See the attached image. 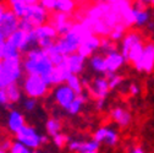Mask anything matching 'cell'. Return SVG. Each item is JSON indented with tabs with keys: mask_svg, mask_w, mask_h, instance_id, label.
I'll list each match as a JSON object with an SVG mask.
<instances>
[{
	"mask_svg": "<svg viewBox=\"0 0 154 153\" xmlns=\"http://www.w3.org/2000/svg\"><path fill=\"white\" fill-rule=\"evenodd\" d=\"M25 54L26 55L22 61V69L27 72V75L44 76L53 70L54 66L43 49L34 47L28 49Z\"/></svg>",
	"mask_w": 154,
	"mask_h": 153,
	"instance_id": "6da1fadb",
	"label": "cell"
},
{
	"mask_svg": "<svg viewBox=\"0 0 154 153\" xmlns=\"http://www.w3.org/2000/svg\"><path fill=\"white\" fill-rule=\"evenodd\" d=\"M22 59L21 56L2 61V81L4 88L10 83H17L22 76Z\"/></svg>",
	"mask_w": 154,
	"mask_h": 153,
	"instance_id": "7a4b0ae2",
	"label": "cell"
},
{
	"mask_svg": "<svg viewBox=\"0 0 154 153\" xmlns=\"http://www.w3.org/2000/svg\"><path fill=\"white\" fill-rule=\"evenodd\" d=\"M22 88L27 97L33 99H39L44 97L49 91V86L44 82L42 76L38 75H27L23 80Z\"/></svg>",
	"mask_w": 154,
	"mask_h": 153,
	"instance_id": "3957f363",
	"label": "cell"
},
{
	"mask_svg": "<svg viewBox=\"0 0 154 153\" xmlns=\"http://www.w3.org/2000/svg\"><path fill=\"white\" fill-rule=\"evenodd\" d=\"M8 41L20 53H26L28 49L34 48L37 45V42H38L37 37L34 34V31L27 33V32L21 31V30L15 31L8 38Z\"/></svg>",
	"mask_w": 154,
	"mask_h": 153,
	"instance_id": "277c9868",
	"label": "cell"
},
{
	"mask_svg": "<svg viewBox=\"0 0 154 153\" xmlns=\"http://www.w3.org/2000/svg\"><path fill=\"white\" fill-rule=\"evenodd\" d=\"M16 135V141L25 145L32 151H37L42 146L41 143V135L37 132V130L33 126L25 125L20 131L15 133Z\"/></svg>",
	"mask_w": 154,
	"mask_h": 153,
	"instance_id": "5b68a950",
	"label": "cell"
},
{
	"mask_svg": "<svg viewBox=\"0 0 154 153\" xmlns=\"http://www.w3.org/2000/svg\"><path fill=\"white\" fill-rule=\"evenodd\" d=\"M133 66L140 72H146V73L153 72L154 70V42H148L144 44L140 60Z\"/></svg>",
	"mask_w": 154,
	"mask_h": 153,
	"instance_id": "8992f818",
	"label": "cell"
},
{
	"mask_svg": "<svg viewBox=\"0 0 154 153\" xmlns=\"http://www.w3.org/2000/svg\"><path fill=\"white\" fill-rule=\"evenodd\" d=\"M92 140L98 142L99 145L104 143L109 147H115L119 143V133L116 130L110 126H102L95 130Z\"/></svg>",
	"mask_w": 154,
	"mask_h": 153,
	"instance_id": "52a82bcc",
	"label": "cell"
},
{
	"mask_svg": "<svg viewBox=\"0 0 154 153\" xmlns=\"http://www.w3.org/2000/svg\"><path fill=\"white\" fill-rule=\"evenodd\" d=\"M70 75L71 73L69 72V70L66 69V66L63 61V64L54 66L49 73L42 76V79L44 80V82L48 86H59V85H63L66 82V80Z\"/></svg>",
	"mask_w": 154,
	"mask_h": 153,
	"instance_id": "ba28073f",
	"label": "cell"
},
{
	"mask_svg": "<svg viewBox=\"0 0 154 153\" xmlns=\"http://www.w3.org/2000/svg\"><path fill=\"white\" fill-rule=\"evenodd\" d=\"M133 17H134V26L146 27V25L150 21V12L148 10V4L144 0H134L132 4Z\"/></svg>",
	"mask_w": 154,
	"mask_h": 153,
	"instance_id": "9c48e42d",
	"label": "cell"
},
{
	"mask_svg": "<svg viewBox=\"0 0 154 153\" xmlns=\"http://www.w3.org/2000/svg\"><path fill=\"white\" fill-rule=\"evenodd\" d=\"M25 20H27L34 28L38 27V26H42L44 25L47 21H48V18H49V14L48 11L42 8L39 4H35V5H31L29 9H28V12L25 17Z\"/></svg>",
	"mask_w": 154,
	"mask_h": 153,
	"instance_id": "30bf717a",
	"label": "cell"
},
{
	"mask_svg": "<svg viewBox=\"0 0 154 153\" xmlns=\"http://www.w3.org/2000/svg\"><path fill=\"white\" fill-rule=\"evenodd\" d=\"M75 97H76V94L65 83L55 86V88H54V99H55L56 104L60 108H63L64 110H66L70 107V104L75 99Z\"/></svg>",
	"mask_w": 154,
	"mask_h": 153,
	"instance_id": "8fae6325",
	"label": "cell"
},
{
	"mask_svg": "<svg viewBox=\"0 0 154 153\" xmlns=\"http://www.w3.org/2000/svg\"><path fill=\"white\" fill-rule=\"evenodd\" d=\"M18 23H20V18L16 17V15L9 9L5 12L3 20L0 21V33L5 39H8L15 31L18 30Z\"/></svg>",
	"mask_w": 154,
	"mask_h": 153,
	"instance_id": "7c38bea8",
	"label": "cell"
},
{
	"mask_svg": "<svg viewBox=\"0 0 154 153\" xmlns=\"http://www.w3.org/2000/svg\"><path fill=\"white\" fill-rule=\"evenodd\" d=\"M88 91L94 98L106 99L108 94L110 92V88H109V83L105 79V76H98V77H95L92 81L91 86H88Z\"/></svg>",
	"mask_w": 154,
	"mask_h": 153,
	"instance_id": "4fadbf2b",
	"label": "cell"
},
{
	"mask_svg": "<svg viewBox=\"0 0 154 153\" xmlns=\"http://www.w3.org/2000/svg\"><path fill=\"white\" fill-rule=\"evenodd\" d=\"M99 47H100V38L98 36H91L88 37L87 39H85L80 45L77 48V54L81 55L82 58L87 59V58H91V56L99 50Z\"/></svg>",
	"mask_w": 154,
	"mask_h": 153,
	"instance_id": "5bb4252c",
	"label": "cell"
},
{
	"mask_svg": "<svg viewBox=\"0 0 154 153\" xmlns=\"http://www.w3.org/2000/svg\"><path fill=\"white\" fill-rule=\"evenodd\" d=\"M50 25L55 28L57 36L63 37V36H65L70 31V28L72 26V22L70 20V16L69 15L56 11L51 16V23Z\"/></svg>",
	"mask_w": 154,
	"mask_h": 153,
	"instance_id": "9a60e30c",
	"label": "cell"
},
{
	"mask_svg": "<svg viewBox=\"0 0 154 153\" xmlns=\"http://www.w3.org/2000/svg\"><path fill=\"white\" fill-rule=\"evenodd\" d=\"M110 118L111 120L121 129H126L132 123V114L128 109L124 107H115L110 110Z\"/></svg>",
	"mask_w": 154,
	"mask_h": 153,
	"instance_id": "2e32d148",
	"label": "cell"
},
{
	"mask_svg": "<svg viewBox=\"0 0 154 153\" xmlns=\"http://www.w3.org/2000/svg\"><path fill=\"white\" fill-rule=\"evenodd\" d=\"M119 14L121 16L122 23L128 28L134 26V17H133V9H132V3L131 0H119L115 3Z\"/></svg>",
	"mask_w": 154,
	"mask_h": 153,
	"instance_id": "e0dca14e",
	"label": "cell"
},
{
	"mask_svg": "<svg viewBox=\"0 0 154 153\" xmlns=\"http://www.w3.org/2000/svg\"><path fill=\"white\" fill-rule=\"evenodd\" d=\"M64 64H65V66H66V69L69 70L70 73H72V75H80L85 70L86 59L82 58V56L79 55L77 53H75V54L65 56Z\"/></svg>",
	"mask_w": 154,
	"mask_h": 153,
	"instance_id": "ac0fdd59",
	"label": "cell"
},
{
	"mask_svg": "<svg viewBox=\"0 0 154 153\" xmlns=\"http://www.w3.org/2000/svg\"><path fill=\"white\" fill-rule=\"evenodd\" d=\"M142 41H143V36H142L141 32H137V31L126 32V34L124 36V38L121 39V47H120V54L124 56L125 60L127 58V53H128L130 48L133 44H136L138 42H142Z\"/></svg>",
	"mask_w": 154,
	"mask_h": 153,
	"instance_id": "d6986e66",
	"label": "cell"
},
{
	"mask_svg": "<svg viewBox=\"0 0 154 153\" xmlns=\"http://www.w3.org/2000/svg\"><path fill=\"white\" fill-rule=\"evenodd\" d=\"M125 64H126V60L120 54V52H114L105 55L106 72H118Z\"/></svg>",
	"mask_w": 154,
	"mask_h": 153,
	"instance_id": "ffe728a7",
	"label": "cell"
},
{
	"mask_svg": "<svg viewBox=\"0 0 154 153\" xmlns=\"http://www.w3.org/2000/svg\"><path fill=\"white\" fill-rule=\"evenodd\" d=\"M26 125L25 117L18 110H11L8 118V127L11 132L16 133Z\"/></svg>",
	"mask_w": 154,
	"mask_h": 153,
	"instance_id": "44dd1931",
	"label": "cell"
},
{
	"mask_svg": "<svg viewBox=\"0 0 154 153\" xmlns=\"http://www.w3.org/2000/svg\"><path fill=\"white\" fill-rule=\"evenodd\" d=\"M89 66L91 69L100 75L106 73V65H105V56L103 54H93L89 58Z\"/></svg>",
	"mask_w": 154,
	"mask_h": 153,
	"instance_id": "7402d4cb",
	"label": "cell"
},
{
	"mask_svg": "<svg viewBox=\"0 0 154 153\" xmlns=\"http://www.w3.org/2000/svg\"><path fill=\"white\" fill-rule=\"evenodd\" d=\"M33 31H34V34L37 37V39H42V38H49V39H54L55 41L56 37H57V33H56L55 28L51 25H48V23H44L42 26H38Z\"/></svg>",
	"mask_w": 154,
	"mask_h": 153,
	"instance_id": "603a6c76",
	"label": "cell"
},
{
	"mask_svg": "<svg viewBox=\"0 0 154 153\" xmlns=\"http://www.w3.org/2000/svg\"><path fill=\"white\" fill-rule=\"evenodd\" d=\"M86 101H87V95L86 94H77L75 99L71 102L70 107L66 109L67 114H70V115H77L83 108V105L86 104Z\"/></svg>",
	"mask_w": 154,
	"mask_h": 153,
	"instance_id": "cb8c5ba5",
	"label": "cell"
},
{
	"mask_svg": "<svg viewBox=\"0 0 154 153\" xmlns=\"http://www.w3.org/2000/svg\"><path fill=\"white\" fill-rule=\"evenodd\" d=\"M143 48H144V43L143 41L142 42H138L136 44H133L128 53H127V58H126V61L127 63H131L132 65H134L141 58V55H142V52H143Z\"/></svg>",
	"mask_w": 154,
	"mask_h": 153,
	"instance_id": "d4e9b609",
	"label": "cell"
},
{
	"mask_svg": "<svg viewBox=\"0 0 154 153\" xmlns=\"http://www.w3.org/2000/svg\"><path fill=\"white\" fill-rule=\"evenodd\" d=\"M65 85L77 95V94H82L83 93V83H82V80L80 79V76L79 75H70L69 77H67V80H66V82H65Z\"/></svg>",
	"mask_w": 154,
	"mask_h": 153,
	"instance_id": "484cf974",
	"label": "cell"
},
{
	"mask_svg": "<svg viewBox=\"0 0 154 153\" xmlns=\"http://www.w3.org/2000/svg\"><path fill=\"white\" fill-rule=\"evenodd\" d=\"M5 92H6V95H8V99H9V103L14 104V103H17L18 101L21 99V88L17 83H10L9 86L5 87Z\"/></svg>",
	"mask_w": 154,
	"mask_h": 153,
	"instance_id": "4316f807",
	"label": "cell"
},
{
	"mask_svg": "<svg viewBox=\"0 0 154 153\" xmlns=\"http://www.w3.org/2000/svg\"><path fill=\"white\" fill-rule=\"evenodd\" d=\"M61 121L57 119V118H49L45 123V130H47V133L49 136H55L57 135L60 131H61Z\"/></svg>",
	"mask_w": 154,
	"mask_h": 153,
	"instance_id": "83f0119b",
	"label": "cell"
},
{
	"mask_svg": "<svg viewBox=\"0 0 154 153\" xmlns=\"http://www.w3.org/2000/svg\"><path fill=\"white\" fill-rule=\"evenodd\" d=\"M126 31H127V27L121 22V23H118L116 26H114L112 28H111V31H110V33H109V39H111L112 42H119V41H121L122 38H124V36L126 34Z\"/></svg>",
	"mask_w": 154,
	"mask_h": 153,
	"instance_id": "f1b7e54d",
	"label": "cell"
},
{
	"mask_svg": "<svg viewBox=\"0 0 154 153\" xmlns=\"http://www.w3.org/2000/svg\"><path fill=\"white\" fill-rule=\"evenodd\" d=\"M99 49L102 50L103 55H108L110 53H114V52H118V45L115 42H112L111 39H109L108 37L105 38H100V47Z\"/></svg>",
	"mask_w": 154,
	"mask_h": 153,
	"instance_id": "f546056e",
	"label": "cell"
},
{
	"mask_svg": "<svg viewBox=\"0 0 154 153\" xmlns=\"http://www.w3.org/2000/svg\"><path fill=\"white\" fill-rule=\"evenodd\" d=\"M105 79H106V81L109 83L110 91L118 88L124 82V77H122L121 75H119L118 72H106L105 73Z\"/></svg>",
	"mask_w": 154,
	"mask_h": 153,
	"instance_id": "4dcf8cb0",
	"label": "cell"
},
{
	"mask_svg": "<svg viewBox=\"0 0 154 153\" xmlns=\"http://www.w3.org/2000/svg\"><path fill=\"white\" fill-rule=\"evenodd\" d=\"M55 10L57 12H63L70 15L75 10V2L73 0H57Z\"/></svg>",
	"mask_w": 154,
	"mask_h": 153,
	"instance_id": "1f68e13d",
	"label": "cell"
},
{
	"mask_svg": "<svg viewBox=\"0 0 154 153\" xmlns=\"http://www.w3.org/2000/svg\"><path fill=\"white\" fill-rule=\"evenodd\" d=\"M92 31H93V34L94 36H98L99 38H102V37L105 38V37L109 36V33H110L111 30L105 25V22L103 20H99V21H97V22L94 23Z\"/></svg>",
	"mask_w": 154,
	"mask_h": 153,
	"instance_id": "d6a6232c",
	"label": "cell"
},
{
	"mask_svg": "<svg viewBox=\"0 0 154 153\" xmlns=\"http://www.w3.org/2000/svg\"><path fill=\"white\" fill-rule=\"evenodd\" d=\"M99 147H100V145L98 142H95L94 140L81 141L79 153H81V152H98Z\"/></svg>",
	"mask_w": 154,
	"mask_h": 153,
	"instance_id": "836d02e7",
	"label": "cell"
},
{
	"mask_svg": "<svg viewBox=\"0 0 154 153\" xmlns=\"http://www.w3.org/2000/svg\"><path fill=\"white\" fill-rule=\"evenodd\" d=\"M9 153H33V151L26 147L25 145L20 143L18 141H14L9 149Z\"/></svg>",
	"mask_w": 154,
	"mask_h": 153,
	"instance_id": "e575fe53",
	"label": "cell"
},
{
	"mask_svg": "<svg viewBox=\"0 0 154 153\" xmlns=\"http://www.w3.org/2000/svg\"><path fill=\"white\" fill-rule=\"evenodd\" d=\"M69 140H70L69 136L65 135V133H63V132H59L57 135L53 136V142H54V145H55L56 147H59V148L65 147V146L67 145Z\"/></svg>",
	"mask_w": 154,
	"mask_h": 153,
	"instance_id": "d590c367",
	"label": "cell"
},
{
	"mask_svg": "<svg viewBox=\"0 0 154 153\" xmlns=\"http://www.w3.org/2000/svg\"><path fill=\"white\" fill-rule=\"evenodd\" d=\"M57 0H39V4L42 8H44L47 11H54L56 8Z\"/></svg>",
	"mask_w": 154,
	"mask_h": 153,
	"instance_id": "8d00e7d4",
	"label": "cell"
},
{
	"mask_svg": "<svg viewBox=\"0 0 154 153\" xmlns=\"http://www.w3.org/2000/svg\"><path fill=\"white\" fill-rule=\"evenodd\" d=\"M54 39H49V38H42V39H38L37 42V47L41 48L43 50H47L48 48H50L54 44Z\"/></svg>",
	"mask_w": 154,
	"mask_h": 153,
	"instance_id": "74e56055",
	"label": "cell"
},
{
	"mask_svg": "<svg viewBox=\"0 0 154 153\" xmlns=\"http://www.w3.org/2000/svg\"><path fill=\"white\" fill-rule=\"evenodd\" d=\"M37 105H38V102L37 99H33V98H27L23 103V107L27 111H33L37 108Z\"/></svg>",
	"mask_w": 154,
	"mask_h": 153,
	"instance_id": "f35d334b",
	"label": "cell"
},
{
	"mask_svg": "<svg viewBox=\"0 0 154 153\" xmlns=\"http://www.w3.org/2000/svg\"><path fill=\"white\" fill-rule=\"evenodd\" d=\"M128 92H130L131 95H138V94L141 93V87H140V85H137L136 82L130 83V86H128Z\"/></svg>",
	"mask_w": 154,
	"mask_h": 153,
	"instance_id": "ab89813d",
	"label": "cell"
},
{
	"mask_svg": "<svg viewBox=\"0 0 154 153\" xmlns=\"http://www.w3.org/2000/svg\"><path fill=\"white\" fill-rule=\"evenodd\" d=\"M9 104H10V103H9V99H8V95H6L5 88H2V89H0V105L8 107Z\"/></svg>",
	"mask_w": 154,
	"mask_h": 153,
	"instance_id": "60d3db41",
	"label": "cell"
},
{
	"mask_svg": "<svg viewBox=\"0 0 154 153\" xmlns=\"http://www.w3.org/2000/svg\"><path fill=\"white\" fill-rule=\"evenodd\" d=\"M17 2H21V3H23V4L28 5V6H31V5L38 4V3H39V0H8L9 5H11V4H14V3H17Z\"/></svg>",
	"mask_w": 154,
	"mask_h": 153,
	"instance_id": "b9f144b4",
	"label": "cell"
},
{
	"mask_svg": "<svg viewBox=\"0 0 154 153\" xmlns=\"http://www.w3.org/2000/svg\"><path fill=\"white\" fill-rule=\"evenodd\" d=\"M8 10L9 9H8V6H6L5 3H0V21L3 20V17H4V15H5V12Z\"/></svg>",
	"mask_w": 154,
	"mask_h": 153,
	"instance_id": "7bdbcfd3",
	"label": "cell"
},
{
	"mask_svg": "<svg viewBox=\"0 0 154 153\" xmlns=\"http://www.w3.org/2000/svg\"><path fill=\"white\" fill-rule=\"evenodd\" d=\"M11 145H12V142L10 140H4L2 143H0V147H2L4 151H9L10 147H11Z\"/></svg>",
	"mask_w": 154,
	"mask_h": 153,
	"instance_id": "ee69618b",
	"label": "cell"
},
{
	"mask_svg": "<svg viewBox=\"0 0 154 153\" xmlns=\"http://www.w3.org/2000/svg\"><path fill=\"white\" fill-rule=\"evenodd\" d=\"M95 107H97L98 110H103L105 107V99H97L95 102Z\"/></svg>",
	"mask_w": 154,
	"mask_h": 153,
	"instance_id": "f6af8a7d",
	"label": "cell"
},
{
	"mask_svg": "<svg viewBox=\"0 0 154 153\" xmlns=\"http://www.w3.org/2000/svg\"><path fill=\"white\" fill-rule=\"evenodd\" d=\"M130 153H146V151L142 148V147H134V148H132L131 151H130Z\"/></svg>",
	"mask_w": 154,
	"mask_h": 153,
	"instance_id": "bcb514c9",
	"label": "cell"
},
{
	"mask_svg": "<svg viewBox=\"0 0 154 153\" xmlns=\"http://www.w3.org/2000/svg\"><path fill=\"white\" fill-rule=\"evenodd\" d=\"M146 27H147V30H148L149 32H154V22H153V21H149V22L146 25Z\"/></svg>",
	"mask_w": 154,
	"mask_h": 153,
	"instance_id": "7dc6e473",
	"label": "cell"
},
{
	"mask_svg": "<svg viewBox=\"0 0 154 153\" xmlns=\"http://www.w3.org/2000/svg\"><path fill=\"white\" fill-rule=\"evenodd\" d=\"M48 142H49V137L45 136V135H41V143H42V145H45V143H48Z\"/></svg>",
	"mask_w": 154,
	"mask_h": 153,
	"instance_id": "c3c4849f",
	"label": "cell"
},
{
	"mask_svg": "<svg viewBox=\"0 0 154 153\" xmlns=\"http://www.w3.org/2000/svg\"><path fill=\"white\" fill-rule=\"evenodd\" d=\"M144 2H146L148 5H153V6H154V0H144Z\"/></svg>",
	"mask_w": 154,
	"mask_h": 153,
	"instance_id": "681fc988",
	"label": "cell"
},
{
	"mask_svg": "<svg viewBox=\"0 0 154 153\" xmlns=\"http://www.w3.org/2000/svg\"><path fill=\"white\" fill-rule=\"evenodd\" d=\"M4 41H6V39H5V38H4V37H3V34H2V33H0V43H3Z\"/></svg>",
	"mask_w": 154,
	"mask_h": 153,
	"instance_id": "f907efd6",
	"label": "cell"
},
{
	"mask_svg": "<svg viewBox=\"0 0 154 153\" xmlns=\"http://www.w3.org/2000/svg\"><path fill=\"white\" fill-rule=\"evenodd\" d=\"M0 153H6V151H4L2 147H0Z\"/></svg>",
	"mask_w": 154,
	"mask_h": 153,
	"instance_id": "816d5d0a",
	"label": "cell"
},
{
	"mask_svg": "<svg viewBox=\"0 0 154 153\" xmlns=\"http://www.w3.org/2000/svg\"><path fill=\"white\" fill-rule=\"evenodd\" d=\"M81 153H98V152H81Z\"/></svg>",
	"mask_w": 154,
	"mask_h": 153,
	"instance_id": "f5cc1de1",
	"label": "cell"
},
{
	"mask_svg": "<svg viewBox=\"0 0 154 153\" xmlns=\"http://www.w3.org/2000/svg\"><path fill=\"white\" fill-rule=\"evenodd\" d=\"M33 153H39V151H33Z\"/></svg>",
	"mask_w": 154,
	"mask_h": 153,
	"instance_id": "db71d44e",
	"label": "cell"
}]
</instances>
